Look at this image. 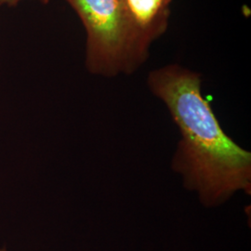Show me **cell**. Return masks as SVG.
<instances>
[{
    "label": "cell",
    "instance_id": "3957f363",
    "mask_svg": "<svg viewBox=\"0 0 251 251\" xmlns=\"http://www.w3.org/2000/svg\"><path fill=\"white\" fill-rule=\"evenodd\" d=\"M129 20L147 45L165 34L172 0H123Z\"/></svg>",
    "mask_w": 251,
    "mask_h": 251
},
{
    "label": "cell",
    "instance_id": "277c9868",
    "mask_svg": "<svg viewBox=\"0 0 251 251\" xmlns=\"http://www.w3.org/2000/svg\"><path fill=\"white\" fill-rule=\"evenodd\" d=\"M25 0H0V6H7L9 8H14L17 7L19 4ZM40 2L43 5H48L50 0H36Z\"/></svg>",
    "mask_w": 251,
    "mask_h": 251
},
{
    "label": "cell",
    "instance_id": "5b68a950",
    "mask_svg": "<svg viewBox=\"0 0 251 251\" xmlns=\"http://www.w3.org/2000/svg\"><path fill=\"white\" fill-rule=\"evenodd\" d=\"M0 251H7L6 248H0Z\"/></svg>",
    "mask_w": 251,
    "mask_h": 251
},
{
    "label": "cell",
    "instance_id": "6da1fadb",
    "mask_svg": "<svg viewBox=\"0 0 251 251\" xmlns=\"http://www.w3.org/2000/svg\"><path fill=\"white\" fill-rule=\"evenodd\" d=\"M147 84L179 128L171 165L184 187L196 192L207 207L224 204L239 191L251 195V152L224 131L202 94L201 75L169 64L150 72Z\"/></svg>",
    "mask_w": 251,
    "mask_h": 251
},
{
    "label": "cell",
    "instance_id": "7a4b0ae2",
    "mask_svg": "<svg viewBox=\"0 0 251 251\" xmlns=\"http://www.w3.org/2000/svg\"><path fill=\"white\" fill-rule=\"evenodd\" d=\"M86 30L85 65L92 75H131L149 56V46L138 34L123 0H64Z\"/></svg>",
    "mask_w": 251,
    "mask_h": 251
}]
</instances>
